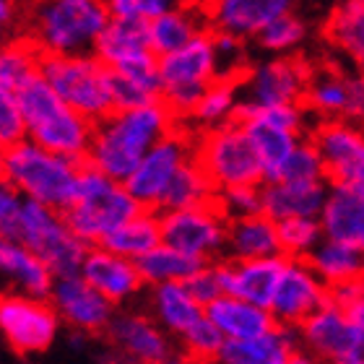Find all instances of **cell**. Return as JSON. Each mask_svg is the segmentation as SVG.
Segmentation results:
<instances>
[{"instance_id":"6da1fadb","label":"cell","mask_w":364,"mask_h":364,"mask_svg":"<svg viewBox=\"0 0 364 364\" xmlns=\"http://www.w3.org/2000/svg\"><path fill=\"white\" fill-rule=\"evenodd\" d=\"M177 122L180 120L161 99L133 107V109H114L105 120L94 122L86 164L125 182L136 172L141 159Z\"/></svg>"},{"instance_id":"7a4b0ae2","label":"cell","mask_w":364,"mask_h":364,"mask_svg":"<svg viewBox=\"0 0 364 364\" xmlns=\"http://www.w3.org/2000/svg\"><path fill=\"white\" fill-rule=\"evenodd\" d=\"M81 159L50 151L31 138L0 149V180L14 185L23 198L65 211L78 193Z\"/></svg>"},{"instance_id":"3957f363","label":"cell","mask_w":364,"mask_h":364,"mask_svg":"<svg viewBox=\"0 0 364 364\" xmlns=\"http://www.w3.org/2000/svg\"><path fill=\"white\" fill-rule=\"evenodd\" d=\"M112 14L107 0H29L23 31L45 55L94 53Z\"/></svg>"},{"instance_id":"277c9868","label":"cell","mask_w":364,"mask_h":364,"mask_svg":"<svg viewBox=\"0 0 364 364\" xmlns=\"http://www.w3.org/2000/svg\"><path fill=\"white\" fill-rule=\"evenodd\" d=\"M16 99L31 141L63 156L86 161L94 136V122L89 117L73 109L42 76L23 84L16 91Z\"/></svg>"},{"instance_id":"5b68a950","label":"cell","mask_w":364,"mask_h":364,"mask_svg":"<svg viewBox=\"0 0 364 364\" xmlns=\"http://www.w3.org/2000/svg\"><path fill=\"white\" fill-rule=\"evenodd\" d=\"M144 205L138 203L128 185L86 164L78 177L76 200L65 208V221L86 245H102L114 229L133 219Z\"/></svg>"},{"instance_id":"8992f818","label":"cell","mask_w":364,"mask_h":364,"mask_svg":"<svg viewBox=\"0 0 364 364\" xmlns=\"http://www.w3.org/2000/svg\"><path fill=\"white\" fill-rule=\"evenodd\" d=\"M39 76L91 122L105 120L114 112V70L97 53L45 55Z\"/></svg>"},{"instance_id":"52a82bcc","label":"cell","mask_w":364,"mask_h":364,"mask_svg":"<svg viewBox=\"0 0 364 364\" xmlns=\"http://www.w3.org/2000/svg\"><path fill=\"white\" fill-rule=\"evenodd\" d=\"M3 240H16L26 245L53 268L55 276H73L81 273L91 245H86L81 237L68 227L65 213L47 203L23 200V208L16 219L11 235Z\"/></svg>"},{"instance_id":"ba28073f","label":"cell","mask_w":364,"mask_h":364,"mask_svg":"<svg viewBox=\"0 0 364 364\" xmlns=\"http://www.w3.org/2000/svg\"><path fill=\"white\" fill-rule=\"evenodd\" d=\"M161 102L172 109L177 120L185 122L196 109L205 89L219 78V63L213 53L211 29L198 34L193 42L159 58Z\"/></svg>"},{"instance_id":"9c48e42d","label":"cell","mask_w":364,"mask_h":364,"mask_svg":"<svg viewBox=\"0 0 364 364\" xmlns=\"http://www.w3.org/2000/svg\"><path fill=\"white\" fill-rule=\"evenodd\" d=\"M196 159L219 190L266 182L263 164L240 120L196 133Z\"/></svg>"},{"instance_id":"30bf717a","label":"cell","mask_w":364,"mask_h":364,"mask_svg":"<svg viewBox=\"0 0 364 364\" xmlns=\"http://www.w3.org/2000/svg\"><path fill=\"white\" fill-rule=\"evenodd\" d=\"M63 320L50 296L6 291L0 299V331L18 357L45 354L58 338Z\"/></svg>"},{"instance_id":"8fae6325","label":"cell","mask_w":364,"mask_h":364,"mask_svg":"<svg viewBox=\"0 0 364 364\" xmlns=\"http://www.w3.org/2000/svg\"><path fill=\"white\" fill-rule=\"evenodd\" d=\"M193 154H196V133L188 125L177 122L175 128L141 159V164L125 180V185L144 208L159 211L164 193L169 190L182 164L193 159Z\"/></svg>"},{"instance_id":"7c38bea8","label":"cell","mask_w":364,"mask_h":364,"mask_svg":"<svg viewBox=\"0 0 364 364\" xmlns=\"http://www.w3.org/2000/svg\"><path fill=\"white\" fill-rule=\"evenodd\" d=\"M312 78V65L296 55H268L252 63L240 78L245 107H273L289 102H304Z\"/></svg>"},{"instance_id":"4fadbf2b","label":"cell","mask_w":364,"mask_h":364,"mask_svg":"<svg viewBox=\"0 0 364 364\" xmlns=\"http://www.w3.org/2000/svg\"><path fill=\"white\" fill-rule=\"evenodd\" d=\"M161 240L177 250L198 255L203 260H219L227 252L229 219L219 203L193 205V208H169L159 211Z\"/></svg>"},{"instance_id":"5bb4252c","label":"cell","mask_w":364,"mask_h":364,"mask_svg":"<svg viewBox=\"0 0 364 364\" xmlns=\"http://www.w3.org/2000/svg\"><path fill=\"white\" fill-rule=\"evenodd\" d=\"M331 299V287L320 279L307 258H287L279 287L271 299L273 320L284 328H299L312 312H318Z\"/></svg>"},{"instance_id":"9a60e30c","label":"cell","mask_w":364,"mask_h":364,"mask_svg":"<svg viewBox=\"0 0 364 364\" xmlns=\"http://www.w3.org/2000/svg\"><path fill=\"white\" fill-rule=\"evenodd\" d=\"M310 138L318 146L331 182L364 185V125L343 117L315 120Z\"/></svg>"},{"instance_id":"2e32d148","label":"cell","mask_w":364,"mask_h":364,"mask_svg":"<svg viewBox=\"0 0 364 364\" xmlns=\"http://www.w3.org/2000/svg\"><path fill=\"white\" fill-rule=\"evenodd\" d=\"M50 302L55 304L63 323L70 326L73 333L81 336L107 333L117 312V304L109 302L102 291H97L81 273L58 276L50 291Z\"/></svg>"},{"instance_id":"e0dca14e","label":"cell","mask_w":364,"mask_h":364,"mask_svg":"<svg viewBox=\"0 0 364 364\" xmlns=\"http://www.w3.org/2000/svg\"><path fill=\"white\" fill-rule=\"evenodd\" d=\"M105 336L120 357L136 364H159L172 357V336L151 312L117 310Z\"/></svg>"},{"instance_id":"ac0fdd59","label":"cell","mask_w":364,"mask_h":364,"mask_svg":"<svg viewBox=\"0 0 364 364\" xmlns=\"http://www.w3.org/2000/svg\"><path fill=\"white\" fill-rule=\"evenodd\" d=\"M205 14L208 29H221L229 34L255 42L268 23L294 11L296 0H198Z\"/></svg>"},{"instance_id":"d6986e66","label":"cell","mask_w":364,"mask_h":364,"mask_svg":"<svg viewBox=\"0 0 364 364\" xmlns=\"http://www.w3.org/2000/svg\"><path fill=\"white\" fill-rule=\"evenodd\" d=\"M359 336H362V328L333 299H328L318 312H312L310 318L296 328L299 346L328 359L331 364L338 362L357 343Z\"/></svg>"},{"instance_id":"ffe728a7","label":"cell","mask_w":364,"mask_h":364,"mask_svg":"<svg viewBox=\"0 0 364 364\" xmlns=\"http://www.w3.org/2000/svg\"><path fill=\"white\" fill-rule=\"evenodd\" d=\"M81 276L117 307L128 304L146 287L138 260L125 258L105 245H91L84 266H81Z\"/></svg>"},{"instance_id":"44dd1931","label":"cell","mask_w":364,"mask_h":364,"mask_svg":"<svg viewBox=\"0 0 364 364\" xmlns=\"http://www.w3.org/2000/svg\"><path fill=\"white\" fill-rule=\"evenodd\" d=\"M224 291L235 296H242L247 302H255L260 307H271V299L279 287L281 271L287 266V255H271V258H252V260H219Z\"/></svg>"},{"instance_id":"7402d4cb","label":"cell","mask_w":364,"mask_h":364,"mask_svg":"<svg viewBox=\"0 0 364 364\" xmlns=\"http://www.w3.org/2000/svg\"><path fill=\"white\" fill-rule=\"evenodd\" d=\"M320 221L326 237L357 245L364 252V185L331 182Z\"/></svg>"},{"instance_id":"603a6c76","label":"cell","mask_w":364,"mask_h":364,"mask_svg":"<svg viewBox=\"0 0 364 364\" xmlns=\"http://www.w3.org/2000/svg\"><path fill=\"white\" fill-rule=\"evenodd\" d=\"M331 180H266L263 182V213L284 221L294 216H320L326 205Z\"/></svg>"},{"instance_id":"cb8c5ba5","label":"cell","mask_w":364,"mask_h":364,"mask_svg":"<svg viewBox=\"0 0 364 364\" xmlns=\"http://www.w3.org/2000/svg\"><path fill=\"white\" fill-rule=\"evenodd\" d=\"M0 273H3L8 291L31 296H50L55 279H58L53 268L37 252L16 240L0 242Z\"/></svg>"},{"instance_id":"d4e9b609","label":"cell","mask_w":364,"mask_h":364,"mask_svg":"<svg viewBox=\"0 0 364 364\" xmlns=\"http://www.w3.org/2000/svg\"><path fill=\"white\" fill-rule=\"evenodd\" d=\"M205 318L219 328L227 341L255 338V336H263L279 326L268 307H260V304L227 294V291L216 296L211 304H205Z\"/></svg>"},{"instance_id":"484cf974","label":"cell","mask_w":364,"mask_h":364,"mask_svg":"<svg viewBox=\"0 0 364 364\" xmlns=\"http://www.w3.org/2000/svg\"><path fill=\"white\" fill-rule=\"evenodd\" d=\"M149 312L172 338H180L190 326L205 318V304L185 281H167L149 287Z\"/></svg>"},{"instance_id":"4316f807","label":"cell","mask_w":364,"mask_h":364,"mask_svg":"<svg viewBox=\"0 0 364 364\" xmlns=\"http://www.w3.org/2000/svg\"><path fill=\"white\" fill-rule=\"evenodd\" d=\"M284 255L279 240V221L268 213H252L242 219L229 221L227 252L229 260H252V258H271Z\"/></svg>"},{"instance_id":"83f0119b","label":"cell","mask_w":364,"mask_h":364,"mask_svg":"<svg viewBox=\"0 0 364 364\" xmlns=\"http://www.w3.org/2000/svg\"><path fill=\"white\" fill-rule=\"evenodd\" d=\"M296 349L299 338L294 328L276 326L255 338L227 341L213 364H289Z\"/></svg>"},{"instance_id":"f1b7e54d","label":"cell","mask_w":364,"mask_h":364,"mask_svg":"<svg viewBox=\"0 0 364 364\" xmlns=\"http://www.w3.org/2000/svg\"><path fill=\"white\" fill-rule=\"evenodd\" d=\"M205 29H208V21H205L203 8H200L198 0H190L185 6L149 21V42H151L154 53L161 58V55L175 53L188 42H193Z\"/></svg>"},{"instance_id":"f546056e","label":"cell","mask_w":364,"mask_h":364,"mask_svg":"<svg viewBox=\"0 0 364 364\" xmlns=\"http://www.w3.org/2000/svg\"><path fill=\"white\" fill-rule=\"evenodd\" d=\"M351 94V70L336 65H318L312 68L310 86L304 94V105L315 114V120H333L346 117Z\"/></svg>"},{"instance_id":"4dcf8cb0","label":"cell","mask_w":364,"mask_h":364,"mask_svg":"<svg viewBox=\"0 0 364 364\" xmlns=\"http://www.w3.org/2000/svg\"><path fill=\"white\" fill-rule=\"evenodd\" d=\"M326 39L354 68L364 70V0H336L326 21Z\"/></svg>"},{"instance_id":"1f68e13d","label":"cell","mask_w":364,"mask_h":364,"mask_svg":"<svg viewBox=\"0 0 364 364\" xmlns=\"http://www.w3.org/2000/svg\"><path fill=\"white\" fill-rule=\"evenodd\" d=\"M240 122H242L247 136H250L252 149H255L260 164H263V172H266V180H276L279 177L281 167L287 164L291 151L299 146L302 138H307L302 133L273 125V122L263 120V117H245Z\"/></svg>"},{"instance_id":"d6a6232c","label":"cell","mask_w":364,"mask_h":364,"mask_svg":"<svg viewBox=\"0 0 364 364\" xmlns=\"http://www.w3.org/2000/svg\"><path fill=\"white\" fill-rule=\"evenodd\" d=\"M240 102H242L240 81H237V78H216V81L205 89V94L200 97L196 109L190 112V117L182 122V125H188L193 133L227 125V122L237 120Z\"/></svg>"},{"instance_id":"836d02e7","label":"cell","mask_w":364,"mask_h":364,"mask_svg":"<svg viewBox=\"0 0 364 364\" xmlns=\"http://www.w3.org/2000/svg\"><path fill=\"white\" fill-rule=\"evenodd\" d=\"M307 260L331 289L341 287L346 281L364 279V252L357 245L341 242L333 237H323V242L312 250Z\"/></svg>"},{"instance_id":"e575fe53","label":"cell","mask_w":364,"mask_h":364,"mask_svg":"<svg viewBox=\"0 0 364 364\" xmlns=\"http://www.w3.org/2000/svg\"><path fill=\"white\" fill-rule=\"evenodd\" d=\"M151 50L149 42V23L146 21H130V18H109L105 31L99 34L94 53L102 60L114 68L120 63L136 58V55Z\"/></svg>"},{"instance_id":"d590c367","label":"cell","mask_w":364,"mask_h":364,"mask_svg":"<svg viewBox=\"0 0 364 364\" xmlns=\"http://www.w3.org/2000/svg\"><path fill=\"white\" fill-rule=\"evenodd\" d=\"M161 216L154 208H141V211L128 219L125 224L114 229L112 235L107 237L105 247L120 252L130 260H141L146 252H151L156 245H161Z\"/></svg>"},{"instance_id":"8d00e7d4","label":"cell","mask_w":364,"mask_h":364,"mask_svg":"<svg viewBox=\"0 0 364 364\" xmlns=\"http://www.w3.org/2000/svg\"><path fill=\"white\" fill-rule=\"evenodd\" d=\"M45 53L39 45L26 34L8 37V42L0 50V91H16L23 84H29L31 78L39 76Z\"/></svg>"},{"instance_id":"74e56055","label":"cell","mask_w":364,"mask_h":364,"mask_svg":"<svg viewBox=\"0 0 364 364\" xmlns=\"http://www.w3.org/2000/svg\"><path fill=\"white\" fill-rule=\"evenodd\" d=\"M208 260L190 255L185 250H177L172 245L161 242L156 245L151 252H146L144 258L138 260L141 276H144L146 287H156V284H167V281H188L190 276H196Z\"/></svg>"},{"instance_id":"f35d334b","label":"cell","mask_w":364,"mask_h":364,"mask_svg":"<svg viewBox=\"0 0 364 364\" xmlns=\"http://www.w3.org/2000/svg\"><path fill=\"white\" fill-rule=\"evenodd\" d=\"M216 196H219L216 182L208 177V172L200 167V161H198L196 154H193V159H188L182 164V169L177 172L175 180H172L169 190L164 193V200H161L159 211L216 203Z\"/></svg>"},{"instance_id":"ab89813d","label":"cell","mask_w":364,"mask_h":364,"mask_svg":"<svg viewBox=\"0 0 364 364\" xmlns=\"http://www.w3.org/2000/svg\"><path fill=\"white\" fill-rule=\"evenodd\" d=\"M310 37V23L296 11H289L260 31L255 45L266 55H296Z\"/></svg>"},{"instance_id":"60d3db41","label":"cell","mask_w":364,"mask_h":364,"mask_svg":"<svg viewBox=\"0 0 364 364\" xmlns=\"http://www.w3.org/2000/svg\"><path fill=\"white\" fill-rule=\"evenodd\" d=\"M326 229L320 216H294V219L279 221L281 252L287 258H310L312 250L323 242Z\"/></svg>"},{"instance_id":"b9f144b4","label":"cell","mask_w":364,"mask_h":364,"mask_svg":"<svg viewBox=\"0 0 364 364\" xmlns=\"http://www.w3.org/2000/svg\"><path fill=\"white\" fill-rule=\"evenodd\" d=\"M213 39V53L219 63V78H240L250 68V50H247V39L229 34V31L211 29Z\"/></svg>"},{"instance_id":"7bdbcfd3","label":"cell","mask_w":364,"mask_h":364,"mask_svg":"<svg viewBox=\"0 0 364 364\" xmlns=\"http://www.w3.org/2000/svg\"><path fill=\"white\" fill-rule=\"evenodd\" d=\"M177 341H180V346H182V351H185V354L200 359V362L213 364L216 359H219V354H221V349H224L227 338H224V333L213 326L211 320L200 318L196 326H190L188 331L177 338Z\"/></svg>"},{"instance_id":"ee69618b","label":"cell","mask_w":364,"mask_h":364,"mask_svg":"<svg viewBox=\"0 0 364 364\" xmlns=\"http://www.w3.org/2000/svg\"><path fill=\"white\" fill-rule=\"evenodd\" d=\"M276 180H299V182L328 180L323 156H320L318 146H315V141H312L310 136L299 141V146L291 151V156H289L287 164L281 167Z\"/></svg>"},{"instance_id":"f6af8a7d","label":"cell","mask_w":364,"mask_h":364,"mask_svg":"<svg viewBox=\"0 0 364 364\" xmlns=\"http://www.w3.org/2000/svg\"><path fill=\"white\" fill-rule=\"evenodd\" d=\"M216 203L224 211L229 221L252 216V213H263V185H235V188H224L216 196Z\"/></svg>"},{"instance_id":"bcb514c9","label":"cell","mask_w":364,"mask_h":364,"mask_svg":"<svg viewBox=\"0 0 364 364\" xmlns=\"http://www.w3.org/2000/svg\"><path fill=\"white\" fill-rule=\"evenodd\" d=\"M190 0H107L112 18H130V21H154L156 16L169 14Z\"/></svg>"},{"instance_id":"7dc6e473","label":"cell","mask_w":364,"mask_h":364,"mask_svg":"<svg viewBox=\"0 0 364 364\" xmlns=\"http://www.w3.org/2000/svg\"><path fill=\"white\" fill-rule=\"evenodd\" d=\"M23 138H29V133L18 99L11 91H0V149L18 144Z\"/></svg>"},{"instance_id":"c3c4849f","label":"cell","mask_w":364,"mask_h":364,"mask_svg":"<svg viewBox=\"0 0 364 364\" xmlns=\"http://www.w3.org/2000/svg\"><path fill=\"white\" fill-rule=\"evenodd\" d=\"M221 260V258H219ZM219 260H208L196 276H190L185 284L190 287V291L200 299L203 304H211L216 296L224 294V281H221V263Z\"/></svg>"},{"instance_id":"681fc988","label":"cell","mask_w":364,"mask_h":364,"mask_svg":"<svg viewBox=\"0 0 364 364\" xmlns=\"http://www.w3.org/2000/svg\"><path fill=\"white\" fill-rule=\"evenodd\" d=\"M112 97H114V109H133V107L156 102V97H151L149 91H144L138 84H133L130 78L120 76L117 70H114L112 76Z\"/></svg>"},{"instance_id":"f907efd6","label":"cell","mask_w":364,"mask_h":364,"mask_svg":"<svg viewBox=\"0 0 364 364\" xmlns=\"http://www.w3.org/2000/svg\"><path fill=\"white\" fill-rule=\"evenodd\" d=\"M23 200L26 198L14 188V185H8V182L0 180V235L8 237L11 235V229H14L16 219H18V213L23 208Z\"/></svg>"},{"instance_id":"816d5d0a","label":"cell","mask_w":364,"mask_h":364,"mask_svg":"<svg viewBox=\"0 0 364 364\" xmlns=\"http://www.w3.org/2000/svg\"><path fill=\"white\" fill-rule=\"evenodd\" d=\"M26 3L29 0H0V29L16 37L26 23Z\"/></svg>"},{"instance_id":"f5cc1de1","label":"cell","mask_w":364,"mask_h":364,"mask_svg":"<svg viewBox=\"0 0 364 364\" xmlns=\"http://www.w3.org/2000/svg\"><path fill=\"white\" fill-rule=\"evenodd\" d=\"M343 310L349 312V318L354 320V323H357V326L364 331V287L359 289V294L354 296V299H351V302L346 304Z\"/></svg>"},{"instance_id":"db71d44e","label":"cell","mask_w":364,"mask_h":364,"mask_svg":"<svg viewBox=\"0 0 364 364\" xmlns=\"http://www.w3.org/2000/svg\"><path fill=\"white\" fill-rule=\"evenodd\" d=\"M336 364H364V331L357 338V343H354V346H351V349L346 351Z\"/></svg>"},{"instance_id":"11a10c76","label":"cell","mask_w":364,"mask_h":364,"mask_svg":"<svg viewBox=\"0 0 364 364\" xmlns=\"http://www.w3.org/2000/svg\"><path fill=\"white\" fill-rule=\"evenodd\" d=\"M289 364H331L328 359H323V357H318V354H312V351H307V349H299L291 354V359H289Z\"/></svg>"},{"instance_id":"9f6ffc18","label":"cell","mask_w":364,"mask_h":364,"mask_svg":"<svg viewBox=\"0 0 364 364\" xmlns=\"http://www.w3.org/2000/svg\"><path fill=\"white\" fill-rule=\"evenodd\" d=\"M159 364H208V362H200V359H196V357H190V354H172L169 359H164V362H159Z\"/></svg>"},{"instance_id":"6f0895ef","label":"cell","mask_w":364,"mask_h":364,"mask_svg":"<svg viewBox=\"0 0 364 364\" xmlns=\"http://www.w3.org/2000/svg\"><path fill=\"white\" fill-rule=\"evenodd\" d=\"M105 364H136V362H130V359H125V357H120V354H117L114 359H107Z\"/></svg>"}]
</instances>
